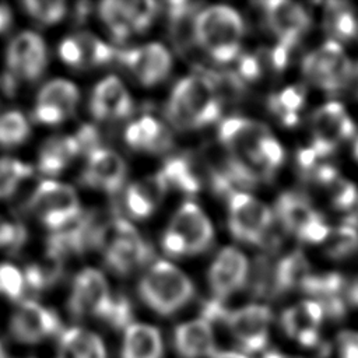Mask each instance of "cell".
<instances>
[{"label": "cell", "mask_w": 358, "mask_h": 358, "mask_svg": "<svg viewBox=\"0 0 358 358\" xmlns=\"http://www.w3.org/2000/svg\"><path fill=\"white\" fill-rule=\"evenodd\" d=\"M220 115L221 101L204 74L182 78L166 103L168 119L180 130L204 127L217 122Z\"/></svg>", "instance_id": "6da1fadb"}, {"label": "cell", "mask_w": 358, "mask_h": 358, "mask_svg": "<svg viewBox=\"0 0 358 358\" xmlns=\"http://www.w3.org/2000/svg\"><path fill=\"white\" fill-rule=\"evenodd\" d=\"M196 42L218 63L238 57L243 36V21L231 7L213 6L194 18Z\"/></svg>", "instance_id": "7a4b0ae2"}, {"label": "cell", "mask_w": 358, "mask_h": 358, "mask_svg": "<svg viewBox=\"0 0 358 358\" xmlns=\"http://www.w3.org/2000/svg\"><path fill=\"white\" fill-rule=\"evenodd\" d=\"M138 292L158 315L168 316L183 308L194 295L190 278L173 264L159 260L143 275Z\"/></svg>", "instance_id": "3957f363"}, {"label": "cell", "mask_w": 358, "mask_h": 358, "mask_svg": "<svg viewBox=\"0 0 358 358\" xmlns=\"http://www.w3.org/2000/svg\"><path fill=\"white\" fill-rule=\"evenodd\" d=\"M98 249L105 253L106 264L117 274H129L151 259L152 249L123 218L105 221L98 234Z\"/></svg>", "instance_id": "277c9868"}, {"label": "cell", "mask_w": 358, "mask_h": 358, "mask_svg": "<svg viewBox=\"0 0 358 358\" xmlns=\"http://www.w3.org/2000/svg\"><path fill=\"white\" fill-rule=\"evenodd\" d=\"M302 73L312 85L337 92L348 85L354 67L341 45L329 39L303 57Z\"/></svg>", "instance_id": "5b68a950"}, {"label": "cell", "mask_w": 358, "mask_h": 358, "mask_svg": "<svg viewBox=\"0 0 358 358\" xmlns=\"http://www.w3.org/2000/svg\"><path fill=\"white\" fill-rule=\"evenodd\" d=\"M29 208L49 229L59 231L81 215L76 190L55 180L42 182L29 199Z\"/></svg>", "instance_id": "8992f818"}, {"label": "cell", "mask_w": 358, "mask_h": 358, "mask_svg": "<svg viewBox=\"0 0 358 358\" xmlns=\"http://www.w3.org/2000/svg\"><path fill=\"white\" fill-rule=\"evenodd\" d=\"M275 214L287 231L305 242L323 243L330 232V227L322 215L299 193H282L277 200Z\"/></svg>", "instance_id": "52a82bcc"}, {"label": "cell", "mask_w": 358, "mask_h": 358, "mask_svg": "<svg viewBox=\"0 0 358 358\" xmlns=\"http://www.w3.org/2000/svg\"><path fill=\"white\" fill-rule=\"evenodd\" d=\"M229 229L232 235L248 243H263L273 224L270 208L248 193L236 192L228 197Z\"/></svg>", "instance_id": "ba28073f"}, {"label": "cell", "mask_w": 358, "mask_h": 358, "mask_svg": "<svg viewBox=\"0 0 358 358\" xmlns=\"http://www.w3.org/2000/svg\"><path fill=\"white\" fill-rule=\"evenodd\" d=\"M312 144L322 158L330 157L340 143L351 138L355 126L345 108L338 102H327L317 108L312 115Z\"/></svg>", "instance_id": "9c48e42d"}, {"label": "cell", "mask_w": 358, "mask_h": 358, "mask_svg": "<svg viewBox=\"0 0 358 358\" xmlns=\"http://www.w3.org/2000/svg\"><path fill=\"white\" fill-rule=\"evenodd\" d=\"M218 136L229 154L246 161L257 172L256 164L262 144L271 136L263 123L246 117H229L221 123Z\"/></svg>", "instance_id": "30bf717a"}, {"label": "cell", "mask_w": 358, "mask_h": 358, "mask_svg": "<svg viewBox=\"0 0 358 358\" xmlns=\"http://www.w3.org/2000/svg\"><path fill=\"white\" fill-rule=\"evenodd\" d=\"M271 319V310L266 305L250 303L229 312L225 322L245 352H257L267 345Z\"/></svg>", "instance_id": "8fae6325"}, {"label": "cell", "mask_w": 358, "mask_h": 358, "mask_svg": "<svg viewBox=\"0 0 358 358\" xmlns=\"http://www.w3.org/2000/svg\"><path fill=\"white\" fill-rule=\"evenodd\" d=\"M110 299L112 295L102 273L95 268H85L74 278L69 309L77 317L94 316L103 319Z\"/></svg>", "instance_id": "7c38bea8"}, {"label": "cell", "mask_w": 358, "mask_h": 358, "mask_svg": "<svg viewBox=\"0 0 358 358\" xmlns=\"http://www.w3.org/2000/svg\"><path fill=\"white\" fill-rule=\"evenodd\" d=\"M48 50L43 39L31 31L17 35L7 49L8 73L15 78L36 80L46 69Z\"/></svg>", "instance_id": "4fadbf2b"}, {"label": "cell", "mask_w": 358, "mask_h": 358, "mask_svg": "<svg viewBox=\"0 0 358 358\" xmlns=\"http://www.w3.org/2000/svg\"><path fill=\"white\" fill-rule=\"evenodd\" d=\"M60 329L59 316L34 301H24L18 305L10 320L13 337L21 343L34 344L57 333Z\"/></svg>", "instance_id": "5bb4252c"}, {"label": "cell", "mask_w": 358, "mask_h": 358, "mask_svg": "<svg viewBox=\"0 0 358 358\" xmlns=\"http://www.w3.org/2000/svg\"><path fill=\"white\" fill-rule=\"evenodd\" d=\"M116 57L144 85H154L171 71L172 57L161 43H147L140 48L116 52Z\"/></svg>", "instance_id": "9a60e30c"}, {"label": "cell", "mask_w": 358, "mask_h": 358, "mask_svg": "<svg viewBox=\"0 0 358 358\" xmlns=\"http://www.w3.org/2000/svg\"><path fill=\"white\" fill-rule=\"evenodd\" d=\"M166 231L183 242L187 255L204 252L214 238L210 220L194 203H185L175 213Z\"/></svg>", "instance_id": "2e32d148"}, {"label": "cell", "mask_w": 358, "mask_h": 358, "mask_svg": "<svg viewBox=\"0 0 358 358\" xmlns=\"http://www.w3.org/2000/svg\"><path fill=\"white\" fill-rule=\"evenodd\" d=\"M263 7L267 25L277 35L278 43L292 49L309 28L308 11L301 4L288 0L267 1Z\"/></svg>", "instance_id": "e0dca14e"}, {"label": "cell", "mask_w": 358, "mask_h": 358, "mask_svg": "<svg viewBox=\"0 0 358 358\" xmlns=\"http://www.w3.org/2000/svg\"><path fill=\"white\" fill-rule=\"evenodd\" d=\"M126 173L127 168L123 158L117 152L101 147L88 155L81 182L92 189L116 193L120 190Z\"/></svg>", "instance_id": "ac0fdd59"}, {"label": "cell", "mask_w": 358, "mask_h": 358, "mask_svg": "<svg viewBox=\"0 0 358 358\" xmlns=\"http://www.w3.org/2000/svg\"><path fill=\"white\" fill-rule=\"evenodd\" d=\"M249 264L243 253L235 248L222 249L208 271L210 287L215 299H222L248 282Z\"/></svg>", "instance_id": "d6986e66"}, {"label": "cell", "mask_w": 358, "mask_h": 358, "mask_svg": "<svg viewBox=\"0 0 358 358\" xmlns=\"http://www.w3.org/2000/svg\"><path fill=\"white\" fill-rule=\"evenodd\" d=\"M324 310L319 301H302L281 315V326L285 334L303 347H315L319 343V327Z\"/></svg>", "instance_id": "ffe728a7"}, {"label": "cell", "mask_w": 358, "mask_h": 358, "mask_svg": "<svg viewBox=\"0 0 358 358\" xmlns=\"http://www.w3.org/2000/svg\"><path fill=\"white\" fill-rule=\"evenodd\" d=\"M90 110L96 119H122L131 113L133 101L115 76L103 78L92 91Z\"/></svg>", "instance_id": "44dd1931"}, {"label": "cell", "mask_w": 358, "mask_h": 358, "mask_svg": "<svg viewBox=\"0 0 358 358\" xmlns=\"http://www.w3.org/2000/svg\"><path fill=\"white\" fill-rule=\"evenodd\" d=\"M173 341L183 358H206L217 352L211 323L203 317L179 324L175 329Z\"/></svg>", "instance_id": "7402d4cb"}, {"label": "cell", "mask_w": 358, "mask_h": 358, "mask_svg": "<svg viewBox=\"0 0 358 358\" xmlns=\"http://www.w3.org/2000/svg\"><path fill=\"white\" fill-rule=\"evenodd\" d=\"M164 344L157 327L145 323H131L124 329L122 358H162Z\"/></svg>", "instance_id": "603a6c76"}, {"label": "cell", "mask_w": 358, "mask_h": 358, "mask_svg": "<svg viewBox=\"0 0 358 358\" xmlns=\"http://www.w3.org/2000/svg\"><path fill=\"white\" fill-rule=\"evenodd\" d=\"M124 138L130 147L151 152H164L172 145L171 133L152 116H143L140 120L129 124Z\"/></svg>", "instance_id": "cb8c5ba5"}, {"label": "cell", "mask_w": 358, "mask_h": 358, "mask_svg": "<svg viewBox=\"0 0 358 358\" xmlns=\"http://www.w3.org/2000/svg\"><path fill=\"white\" fill-rule=\"evenodd\" d=\"M166 189L168 185L161 172L145 178L143 182L130 185L124 196L127 211L138 220L151 215Z\"/></svg>", "instance_id": "d4e9b609"}, {"label": "cell", "mask_w": 358, "mask_h": 358, "mask_svg": "<svg viewBox=\"0 0 358 358\" xmlns=\"http://www.w3.org/2000/svg\"><path fill=\"white\" fill-rule=\"evenodd\" d=\"M56 358H108L101 337L81 327H70L60 333Z\"/></svg>", "instance_id": "484cf974"}, {"label": "cell", "mask_w": 358, "mask_h": 358, "mask_svg": "<svg viewBox=\"0 0 358 358\" xmlns=\"http://www.w3.org/2000/svg\"><path fill=\"white\" fill-rule=\"evenodd\" d=\"M77 154L80 150L73 136L52 137L39 151L38 168L46 175H57Z\"/></svg>", "instance_id": "4316f807"}, {"label": "cell", "mask_w": 358, "mask_h": 358, "mask_svg": "<svg viewBox=\"0 0 358 358\" xmlns=\"http://www.w3.org/2000/svg\"><path fill=\"white\" fill-rule=\"evenodd\" d=\"M323 25L330 41L340 43L357 36L358 18L347 3L330 1L324 8Z\"/></svg>", "instance_id": "83f0119b"}, {"label": "cell", "mask_w": 358, "mask_h": 358, "mask_svg": "<svg viewBox=\"0 0 358 358\" xmlns=\"http://www.w3.org/2000/svg\"><path fill=\"white\" fill-rule=\"evenodd\" d=\"M159 172L168 186H173L183 193L196 194L200 190V178L196 173L194 162L190 157H171L165 161Z\"/></svg>", "instance_id": "f1b7e54d"}, {"label": "cell", "mask_w": 358, "mask_h": 358, "mask_svg": "<svg viewBox=\"0 0 358 358\" xmlns=\"http://www.w3.org/2000/svg\"><path fill=\"white\" fill-rule=\"evenodd\" d=\"M78 98V90L73 83L66 80H53L42 87L38 94L36 103L52 106L69 116L74 110Z\"/></svg>", "instance_id": "f546056e"}, {"label": "cell", "mask_w": 358, "mask_h": 358, "mask_svg": "<svg viewBox=\"0 0 358 358\" xmlns=\"http://www.w3.org/2000/svg\"><path fill=\"white\" fill-rule=\"evenodd\" d=\"M305 101V91L301 87L292 85L273 94L268 98V108L284 126H295L298 123V112Z\"/></svg>", "instance_id": "4dcf8cb0"}, {"label": "cell", "mask_w": 358, "mask_h": 358, "mask_svg": "<svg viewBox=\"0 0 358 358\" xmlns=\"http://www.w3.org/2000/svg\"><path fill=\"white\" fill-rule=\"evenodd\" d=\"M99 14L115 41L124 42L130 36L133 27L124 1H102L99 4Z\"/></svg>", "instance_id": "1f68e13d"}, {"label": "cell", "mask_w": 358, "mask_h": 358, "mask_svg": "<svg viewBox=\"0 0 358 358\" xmlns=\"http://www.w3.org/2000/svg\"><path fill=\"white\" fill-rule=\"evenodd\" d=\"M323 245L330 257H345L358 248V231L352 224H345L333 229L330 228Z\"/></svg>", "instance_id": "d6a6232c"}, {"label": "cell", "mask_w": 358, "mask_h": 358, "mask_svg": "<svg viewBox=\"0 0 358 358\" xmlns=\"http://www.w3.org/2000/svg\"><path fill=\"white\" fill-rule=\"evenodd\" d=\"M29 126L25 116L18 110L0 115V147H14L27 140Z\"/></svg>", "instance_id": "836d02e7"}, {"label": "cell", "mask_w": 358, "mask_h": 358, "mask_svg": "<svg viewBox=\"0 0 358 358\" xmlns=\"http://www.w3.org/2000/svg\"><path fill=\"white\" fill-rule=\"evenodd\" d=\"M83 50L84 66H102L116 57V50L92 36L90 32H81L74 36Z\"/></svg>", "instance_id": "e575fe53"}, {"label": "cell", "mask_w": 358, "mask_h": 358, "mask_svg": "<svg viewBox=\"0 0 358 358\" xmlns=\"http://www.w3.org/2000/svg\"><path fill=\"white\" fill-rule=\"evenodd\" d=\"M29 165L14 158H0V199L8 197L15 192L20 182L31 175Z\"/></svg>", "instance_id": "d590c367"}, {"label": "cell", "mask_w": 358, "mask_h": 358, "mask_svg": "<svg viewBox=\"0 0 358 358\" xmlns=\"http://www.w3.org/2000/svg\"><path fill=\"white\" fill-rule=\"evenodd\" d=\"M27 13H29L41 24H56L66 14V4L63 1L49 0V1H36L28 0L24 1Z\"/></svg>", "instance_id": "8d00e7d4"}, {"label": "cell", "mask_w": 358, "mask_h": 358, "mask_svg": "<svg viewBox=\"0 0 358 358\" xmlns=\"http://www.w3.org/2000/svg\"><path fill=\"white\" fill-rule=\"evenodd\" d=\"M124 4L133 31L137 32L145 31L158 13V4L155 1H124Z\"/></svg>", "instance_id": "74e56055"}, {"label": "cell", "mask_w": 358, "mask_h": 358, "mask_svg": "<svg viewBox=\"0 0 358 358\" xmlns=\"http://www.w3.org/2000/svg\"><path fill=\"white\" fill-rule=\"evenodd\" d=\"M133 309L130 301L124 295H115L105 312L102 320L108 322L115 329H126L131 324Z\"/></svg>", "instance_id": "f35d334b"}, {"label": "cell", "mask_w": 358, "mask_h": 358, "mask_svg": "<svg viewBox=\"0 0 358 358\" xmlns=\"http://www.w3.org/2000/svg\"><path fill=\"white\" fill-rule=\"evenodd\" d=\"M24 288V274L13 264H0V292L13 301H17L21 298Z\"/></svg>", "instance_id": "ab89813d"}, {"label": "cell", "mask_w": 358, "mask_h": 358, "mask_svg": "<svg viewBox=\"0 0 358 358\" xmlns=\"http://www.w3.org/2000/svg\"><path fill=\"white\" fill-rule=\"evenodd\" d=\"M324 187L329 190V196H330V200L334 204V207H337L340 210L350 208L357 200L355 186L344 178L337 176Z\"/></svg>", "instance_id": "60d3db41"}, {"label": "cell", "mask_w": 358, "mask_h": 358, "mask_svg": "<svg viewBox=\"0 0 358 358\" xmlns=\"http://www.w3.org/2000/svg\"><path fill=\"white\" fill-rule=\"evenodd\" d=\"M27 238L22 225H15L0 217V248H20Z\"/></svg>", "instance_id": "b9f144b4"}, {"label": "cell", "mask_w": 358, "mask_h": 358, "mask_svg": "<svg viewBox=\"0 0 358 358\" xmlns=\"http://www.w3.org/2000/svg\"><path fill=\"white\" fill-rule=\"evenodd\" d=\"M337 358H358V331L344 330L336 338Z\"/></svg>", "instance_id": "7bdbcfd3"}, {"label": "cell", "mask_w": 358, "mask_h": 358, "mask_svg": "<svg viewBox=\"0 0 358 358\" xmlns=\"http://www.w3.org/2000/svg\"><path fill=\"white\" fill-rule=\"evenodd\" d=\"M77 145H78V150H80V154L81 152H85V154H91L94 152L95 150L101 148L99 147V143H101V137H99V133L98 130L91 126V124H84L80 127V130L76 133V136H73Z\"/></svg>", "instance_id": "ee69618b"}, {"label": "cell", "mask_w": 358, "mask_h": 358, "mask_svg": "<svg viewBox=\"0 0 358 358\" xmlns=\"http://www.w3.org/2000/svg\"><path fill=\"white\" fill-rule=\"evenodd\" d=\"M59 55L60 57L73 67H83L84 59H83V50L80 48V43L74 36L64 39L59 46Z\"/></svg>", "instance_id": "f6af8a7d"}, {"label": "cell", "mask_w": 358, "mask_h": 358, "mask_svg": "<svg viewBox=\"0 0 358 358\" xmlns=\"http://www.w3.org/2000/svg\"><path fill=\"white\" fill-rule=\"evenodd\" d=\"M239 77L242 80L255 81L262 76V63L255 55H245L241 57L238 64Z\"/></svg>", "instance_id": "bcb514c9"}, {"label": "cell", "mask_w": 358, "mask_h": 358, "mask_svg": "<svg viewBox=\"0 0 358 358\" xmlns=\"http://www.w3.org/2000/svg\"><path fill=\"white\" fill-rule=\"evenodd\" d=\"M11 24V11L7 6L0 4V32L6 31Z\"/></svg>", "instance_id": "7dc6e473"}, {"label": "cell", "mask_w": 358, "mask_h": 358, "mask_svg": "<svg viewBox=\"0 0 358 358\" xmlns=\"http://www.w3.org/2000/svg\"><path fill=\"white\" fill-rule=\"evenodd\" d=\"M211 358H248V357L236 351H220V352H215Z\"/></svg>", "instance_id": "c3c4849f"}, {"label": "cell", "mask_w": 358, "mask_h": 358, "mask_svg": "<svg viewBox=\"0 0 358 358\" xmlns=\"http://www.w3.org/2000/svg\"><path fill=\"white\" fill-rule=\"evenodd\" d=\"M263 358H302V357H296V355H288V354H282L280 351H268L264 354Z\"/></svg>", "instance_id": "681fc988"}, {"label": "cell", "mask_w": 358, "mask_h": 358, "mask_svg": "<svg viewBox=\"0 0 358 358\" xmlns=\"http://www.w3.org/2000/svg\"><path fill=\"white\" fill-rule=\"evenodd\" d=\"M352 152H354V157H355V159L358 161V137H357V140H355V143H354V148H352Z\"/></svg>", "instance_id": "f907efd6"}, {"label": "cell", "mask_w": 358, "mask_h": 358, "mask_svg": "<svg viewBox=\"0 0 358 358\" xmlns=\"http://www.w3.org/2000/svg\"><path fill=\"white\" fill-rule=\"evenodd\" d=\"M0 358H6V352H4V350H3L1 343H0Z\"/></svg>", "instance_id": "816d5d0a"}]
</instances>
